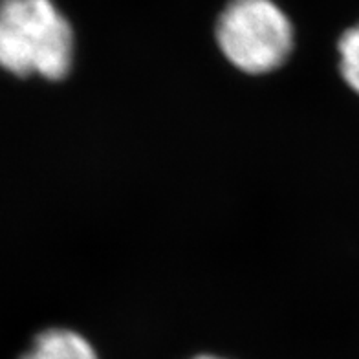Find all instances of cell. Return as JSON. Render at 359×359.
<instances>
[{
    "label": "cell",
    "instance_id": "cell-1",
    "mask_svg": "<svg viewBox=\"0 0 359 359\" xmlns=\"http://www.w3.org/2000/svg\"><path fill=\"white\" fill-rule=\"evenodd\" d=\"M76 32L55 0H0V68L62 81L76 65Z\"/></svg>",
    "mask_w": 359,
    "mask_h": 359
},
{
    "label": "cell",
    "instance_id": "cell-4",
    "mask_svg": "<svg viewBox=\"0 0 359 359\" xmlns=\"http://www.w3.org/2000/svg\"><path fill=\"white\" fill-rule=\"evenodd\" d=\"M337 53L341 77L359 95V24L343 32L337 43Z\"/></svg>",
    "mask_w": 359,
    "mask_h": 359
},
{
    "label": "cell",
    "instance_id": "cell-3",
    "mask_svg": "<svg viewBox=\"0 0 359 359\" xmlns=\"http://www.w3.org/2000/svg\"><path fill=\"white\" fill-rule=\"evenodd\" d=\"M19 359H100V354L83 334L55 326L41 332Z\"/></svg>",
    "mask_w": 359,
    "mask_h": 359
},
{
    "label": "cell",
    "instance_id": "cell-5",
    "mask_svg": "<svg viewBox=\"0 0 359 359\" xmlns=\"http://www.w3.org/2000/svg\"><path fill=\"white\" fill-rule=\"evenodd\" d=\"M191 359H227V358H222V355H215V354H200V355H194V358Z\"/></svg>",
    "mask_w": 359,
    "mask_h": 359
},
{
    "label": "cell",
    "instance_id": "cell-2",
    "mask_svg": "<svg viewBox=\"0 0 359 359\" xmlns=\"http://www.w3.org/2000/svg\"><path fill=\"white\" fill-rule=\"evenodd\" d=\"M215 41L235 70L262 77L288 62L295 28L275 0H229L215 22Z\"/></svg>",
    "mask_w": 359,
    "mask_h": 359
}]
</instances>
